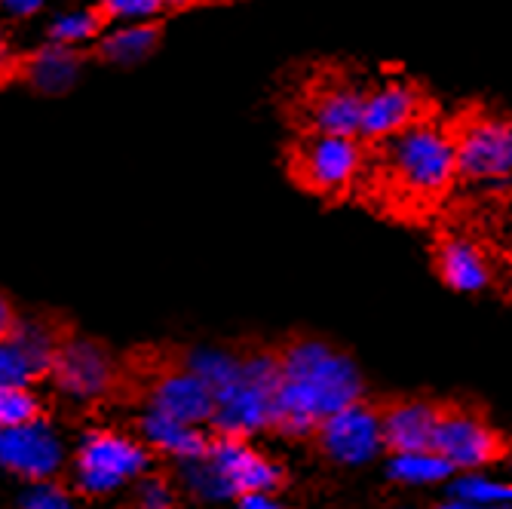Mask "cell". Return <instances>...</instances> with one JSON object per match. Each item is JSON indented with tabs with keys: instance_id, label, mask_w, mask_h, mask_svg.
I'll return each instance as SVG.
<instances>
[{
	"instance_id": "cell-1",
	"label": "cell",
	"mask_w": 512,
	"mask_h": 509,
	"mask_svg": "<svg viewBox=\"0 0 512 509\" xmlns=\"http://www.w3.org/2000/svg\"><path fill=\"white\" fill-rule=\"evenodd\" d=\"M457 154L442 117L414 123L381 142H365V166L353 200L396 221L430 218L457 188Z\"/></svg>"
},
{
	"instance_id": "cell-2",
	"label": "cell",
	"mask_w": 512,
	"mask_h": 509,
	"mask_svg": "<svg viewBox=\"0 0 512 509\" xmlns=\"http://www.w3.org/2000/svg\"><path fill=\"white\" fill-rule=\"evenodd\" d=\"M273 347L279 381L270 430L279 436L310 439L329 414L365 396L359 368L341 347L319 338H286Z\"/></svg>"
},
{
	"instance_id": "cell-3",
	"label": "cell",
	"mask_w": 512,
	"mask_h": 509,
	"mask_svg": "<svg viewBox=\"0 0 512 509\" xmlns=\"http://www.w3.org/2000/svg\"><path fill=\"white\" fill-rule=\"evenodd\" d=\"M371 83L359 71L338 62H313L304 65L279 96L292 132H338L359 135L362 108Z\"/></svg>"
},
{
	"instance_id": "cell-4",
	"label": "cell",
	"mask_w": 512,
	"mask_h": 509,
	"mask_svg": "<svg viewBox=\"0 0 512 509\" xmlns=\"http://www.w3.org/2000/svg\"><path fill=\"white\" fill-rule=\"evenodd\" d=\"M289 178L310 197L329 206L353 200L365 166V142L338 132H292L283 148Z\"/></svg>"
},
{
	"instance_id": "cell-5",
	"label": "cell",
	"mask_w": 512,
	"mask_h": 509,
	"mask_svg": "<svg viewBox=\"0 0 512 509\" xmlns=\"http://www.w3.org/2000/svg\"><path fill=\"white\" fill-rule=\"evenodd\" d=\"M445 123L454 142L460 181H512V114L473 102Z\"/></svg>"
},
{
	"instance_id": "cell-6",
	"label": "cell",
	"mask_w": 512,
	"mask_h": 509,
	"mask_svg": "<svg viewBox=\"0 0 512 509\" xmlns=\"http://www.w3.org/2000/svg\"><path fill=\"white\" fill-rule=\"evenodd\" d=\"M191 488L206 497L237 500L249 491H279L286 485V470L249 445L246 436L212 433V448L203 460H191Z\"/></svg>"
},
{
	"instance_id": "cell-7",
	"label": "cell",
	"mask_w": 512,
	"mask_h": 509,
	"mask_svg": "<svg viewBox=\"0 0 512 509\" xmlns=\"http://www.w3.org/2000/svg\"><path fill=\"white\" fill-rule=\"evenodd\" d=\"M154 464V448L145 439H129L114 430H89L74 457V491L80 497H105L129 479L145 476Z\"/></svg>"
},
{
	"instance_id": "cell-8",
	"label": "cell",
	"mask_w": 512,
	"mask_h": 509,
	"mask_svg": "<svg viewBox=\"0 0 512 509\" xmlns=\"http://www.w3.org/2000/svg\"><path fill=\"white\" fill-rule=\"evenodd\" d=\"M433 451H439L457 473H470L497 464L500 457L512 454V445L500 430L473 405L439 402V418L433 433Z\"/></svg>"
},
{
	"instance_id": "cell-9",
	"label": "cell",
	"mask_w": 512,
	"mask_h": 509,
	"mask_svg": "<svg viewBox=\"0 0 512 509\" xmlns=\"http://www.w3.org/2000/svg\"><path fill=\"white\" fill-rule=\"evenodd\" d=\"M50 378H56V384L77 399L120 402L126 368L123 356H117L105 341L74 335L59 350Z\"/></svg>"
},
{
	"instance_id": "cell-10",
	"label": "cell",
	"mask_w": 512,
	"mask_h": 509,
	"mask_svg": "<svg viewBox=\"0 0 512 509\" xmlns=\"http://www.w3.org/2000/svg\"><path fill=\"white\" fill-rule=\"evenodd\" d=\"M325 460L332 464H368L371 457L384 451V436H381V408L378 399L359 396L329 414L307 439Z\"/></svg>"
},
{
	"instance_id": "cell-11",
	"label": "cell",
	"mask_w": 512,
	"mask_h": 509,
	"mask_svg": "<svg viewBox=\"0 0 512 509\" xmlns=\"http://www.w3.org/2000/svg\"><path fill=\"white\" fill-rule=\"evenodd\" d=\"M433 117H439V105L421 83L405 74L384 77L381 83H371L365 96L359 138L362 142H381L393 132H402Z\"/></svg>"
},
{
	"instance_id": "cell-12",
	"label": "cell",
	"mask_w": 512,
	"mask_h": 509,
	"mask_svg": "<svg viewBox=\"0 0 512 509\" xmlns=\"http://www.w3.org/2000/svg\"><path fill=\"white\" fill-rule=\"evenodd\" d=\"M0 467L25 482H50L62 467V445L43 421L0 427Z\"/></svg>"
},
{
	"instance_id": "cell-13",
	"label": "cell",
	"mask_w": 512,
	"mask_h": 509,
	"mask_svg": "<svg viewBox=\"0 0 512 509\" xmlns=\"http://www.w3.org/2000/svg\"><path fill=\"white\" fill-rule=\"evenodd\" d=\"M378 408H381V436L387 454L433 448L439 402L424 396H390L381 399Z\"/></svg>"
},
{
	"instance_id": "cell-14",
	"label": "cell",
	"mask_w": 512,
	"mask_h": 509,
	"mask_svg": "<svg viewBox=\"0 0 512 509\" xmlns=\"http://www.w3.org/2000/svg\"><path fill=\"white\" fill-rule=\"evenodd\" d=\"M433 267L439 280L463 295H479L491 286V261L485 249L463 234H439L433 243Z\"/></svg>"
},
{
	"instance_id": "cell-15",
	"label": "cell",
	"mask_w": 512,
	"mask_h": 509,
	"mask_svg": "<svg viewBox=\"0 0 512 509\" xmlns=\"http://www.w3.org/2000/svg\"><path fill=\"white\" fill-rule=\"evenodd\" d=\"M142 430V439L160 451V454H169L175 460H203L212 448V430H200V424H188V421H178L172 414H163V411H154L148 408V414L138 424Z\"/></svg>"
},
{
	"instance_id": "cell-16",
	"label": "cell",
	"mask_w": 512,
	"mask_h": 509,
	"mask_svg": "<svg viewBox=\"0 0 512 509\" xmlns=\"http://www.w3.org/2000/svg\"><path fill=\"white\" fill-rule=\"evenodd\" d=\"M166 22L163 19H148L129 28H120L114 34H102L96 43L86 46L89 62H102V65H117V68H129L145 62L151 53H157V46L163 40Z\"/></svg>"
},
{
	"instance_id": "cell-17",
	"label": "cell",
	"mask_w": 512,
	"mask_h": 509,
	"mask_svg": "<svg viewBox=\"0 0 512 509\" xmlns=\"http://www.w3.org/2000/svg\"><path fill=\"white\" fill-rule=\"evenodd\" d=\"M454 473L457 470L433 448L390 454V476L402 485H439V482H451Z\"/></svg>"
},
{
	"instance_id": "cell-18",
	"label": "cell",
	"mask_w": 512,
	"mask_h": 509,
	"mask_svg": "<svg viewBox=\"0 0 512 509\" xmlns=\"http://www.w3.org/2000/svg\"><path fill=\"white\" fill-rule=\"evenodd\" d=\"M117 22L114 13L102 4V0H96L92 7L80 10V13H68L62 19H56L50 25V31H46V40L53 43H65V46H80V43H92L99 40L108 25Z\"/></svg>"
},
{
	"instance_id": "cell-19",
	"label": "cell",
	"mask_w": 512,
	"mask_h": 509,
	"mask_svg": "<svg viewBox=\"0 0 512 509\" xmlns=\"http://www.w3.org/2000/svg\"><path fill=\"white\" fill-rule=\"evenodd\" d=\"M488 503H512V482L488 479L479 470L451 476L448 506H488Z\"/></svg>"
},
{
	"instance_id": "cell-20",
	"label": "cell",
	"mask_w": 512,
	"mask_h": 509,
	"mask_svg": "<svg viewBox=\"0 0 512 509\" xmlns=\"http://www.w3.org/2000/svg\"><path fill=\"white\" fill-rule=\"evenodd\" d=\"M43 405L22 384H0V427L43 421Z\"/></svg>"
},
{
	"instance_id": "cell-21",
	"label": "cell",
	"mask_w": 512,
	"mask_h": 509,
	"mask_svg": "<svg viewBox=\"0 0 512 509\" xmlns=\"http://www.w3.org/2000/svg\"><path fill=\"white\" fill-rule=\"evenodd\" d=\"M40 381L37 368L16 341H0V384H34Z\"/></svg>"
},
{
	"instance_id": "cell-22",
	"label": "cell",
	"mask_w": 512,
	"mask_h": 509,
	"mask_svg": "<svg viewBox=\"0 0 512 509\" xmlns=\"http://www.w3.org/2000/svg\"><path fill=\"white\" fill-rule=\"evenodd\" d=\"M135 503H142L148 509H160V506L178 503V494L172 491V485H169V479L163 473L160 476H138Z\"/></svg>"
},
{
	"instance_id": "cell-23",
	"label": "cell",
	"mask_w": 512,
	"mask_h": 509,
	"mask_svg": "<svg viewBox=\"0 0 512 509\" xmlns=\"http://www.w3.org/2000/svg\"><path fill=\"white\" fill-rule=\"evenodd\" d=\"M102 4L114 13V19L123 16H157L163 13V0H102Z\"/></svg>"
},
{
	"instance_id": "cell-24",
	"label": "cell",
	"mask_w": 512,
	"mask_h": 509,
	"mask_svg": "<svg viewBox=\"0 0 512 509\" xmlns=\"http://www.w3.org/2000/svg\"><path fill=\"white\" fill-rule=\"evenodd\" d=\"M22 503H25V506H65V503H71V494L62 491V488L53 485V482H37L34 491H31Z\"/></svg>"
},
{
	"instance_id": "cell-25",
	"label": "cell",
	"mask_w": 512,
	"mask_h": 509,
	"mask_svg": "<svg viewBox=\"0 0 512 509\" xmlns=\"http://www.w3.org/2000/svg\"><path fill=\"white\" fill-rule=\"evenodd\" d=\"M22 326V313L13 307V301L0 292V341H13Z\"/></svg>"
},
{
	"instance_id": "cell-26",
	"label": "cell",
	"mask_w": 512,
	"mask_h": 509,
	"mask_svg": "<svg viewBox=\"0 0 512 509\" xmlns=\"http://www.w3.org/2000/svg\"><path fill=\"white\" fill-rule=\"evenodd\" d=\"M237 503L246 509H261V506H276V497L273 491H249V494H240Z\"/></svg>"
},
{
	"instance_id": "cell-27",
	"label": "cell",
	"mask_w": 512,
	"mask_h": 509,
	"mask_svg": "<svg viewBox=\"0 0 512 509\" xmlns=\"http://www.w3.org/2000/svg\"><path fill=\"white\" fill-rule=\"evenodd\" d=\"M10 13H16V16H31L34 10H40V4L43 0H0Z\"/></svg>"
},
{
	"instance_id": "cell-28",
	"label": "cell",
	"mask_w": 512,
	"mask_h": 509,
	"mask_svg": "<svg viewBox=\"0 0 512 509\" xmlns=\"http://www.w3.org/2000/svg\"><path fill=\"white\" fill-rule=\"evenodd\" d=\"M212 4V0H163L166 10H191V7H203Z\"/></svg>"
},
{
	"instance_id": "cell-29",
	"label": "cell",
	"mask_w": 512,
	"mask_h": 509,
	"mask_svg": "<svg viewBox=\"0 0 512 509\" xmlns=\"http://www.w3.org/2000/svg\"><path fill=\"white\" fill-rule=\"evenodd\" d=\"M10 56V46H7V31L0 28V62H4Z\"/></svg>"
},
{
	"instance_id": "cell-30",
	"label": "cell",
	"mask_w": 512,
	"mask_h": 509,
	"mask_svg": "<svg viewBox=\"0 0 512 509\" xmlns=\"http://www.w3.org/2000/svg\"><path fill=\"white\" fill-rule=\"evenodd\" d=\"M509 445H512V442H509Z\"/></svg>"
}]
</instances>
